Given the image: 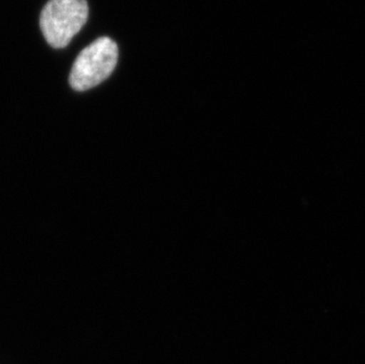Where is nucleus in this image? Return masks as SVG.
<instances>
[{"mask_svg":"<svg viewBox=\"0 0 365 364\" xmlns=\"http://www.w3.org/2000/svg\"><path fill=\"white\" fill-rule=\"evenodd\" d=\"M118 59L116 43L110 38H98L77 57L70 74V86L77 91L98 86L114 71Z\"/></svg>","mask_w":365,"mask_h":364,"instance_id":"f03ea898","label":"nucleus"},{"mask_svg":"<svg viewBox=\"0 0 365 364\" xmlns=\"http://www.w3.org/2000/svg\"><path fill=\"white\" fill-rule=\"evenodd\" d=\"M86 0H50L41 14V29L52 48L63 49L88 19Z\"/></svg>","mask_w":365,"mask_h":364,"instance_id":"f257e3e1","label":"nucleus"}]
</instances>
